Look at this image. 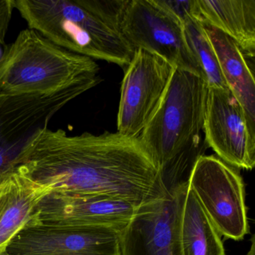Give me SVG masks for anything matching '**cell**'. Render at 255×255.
I'll list each match as a JSON object with an SVG mask.
<instances>
[{
	"mask_svg": "<svg viewBox=\"0 0 255 255\" xmlns=\"http://www.w3.org/2000/svg\"><path fill=\"white\" fill-rule=\"evenodd\" d=\"M101 81H89L50 95L0 91V180L14 169L17 158L56 113Z\"/></svg>",
	"mask_w": 255,
	"mask_h": 255,
	"instance_id": "5b68a950",
	"label": "cell"
},
{
	"mask_svg": "<svg viewBox=\"0 0 255 255\" xmlns=\"http://www.w3.org/2000/svg\"><path fill=\"white\" fill-rule=\"evenodd\" d=\"M187 182L221 237L239 241L249 234L244 182L237 168L204 155L194 164Z\"/></svg>",
	"mask_w": 255,
	"mask_h": 255,
	"instance_id": "8992f818",
	"label": "cell"
},
{
	"mask_svg": "<svg viewBox=\"0 0 255 255\" xmlns=\"http://www.w3.org/2000/svg\"><path fill=\"white\" fill-rule=\"evenodd\" d=\"M117 227L31 223L11 240L8 255H122Z\"/></svg>",
	"mask_w": 255,
	"mask_h": 255,
	"instance_id": "30bf717a",
	"label": "cell"
},
{
	"mask_svg": "<svg viewBox=\"0 0 255 255\" xmlns=\"http://www.w3.org/2000/svg\"><path fill=\"white\" fill-rule=\"evenodd\" d=\"M185 36L208 89H227L214 49L198 19L188 17L183 22Z\"/></svg>",
	"mask_w": 255,
	"mask_h": 255,
	"instance_id": "e0dca14e",
	"label": "cell"
},
{
	"mask_svg": "<svg viewBox=\"0 0 255 255\" xmlns=\"http://www.w3.org/2000/svg\"><path fill=\"white\" fill-rule=\"evenodd\" d=\"M128 0H14L28 28L69 51L121 67L134 50L121 30Z\"/></svg>",
	"mask_w": 255,
	"mask_h": 255,
	"instance_id": "7a4b0ae2",
	"label": "cell"
},
{
	"mask_svg": "<svg viewBox=\"0 0 255 255\" xmlns=\"http://www.w3.org/2000/svg\"><path fill=\"white\" fill-rule=\"evenodd\" d=\"M174 68L156 55L135 51L122 80L118 132L138 138L160 105Z\"/></svg>",
	"mask_w": 255,
	"mask_h": 255,
	"instance_id": "ba28073f",
	"label": "cell"
},
{
	"mask_svg": "<svg viewBox=\"0 0 255 255\" xmlns=\"http://www.w3.org/2000/svg\"><path fill=\"white\" fill-rule=\"evenodd\" d=\"M183 255H226L222 237L188 186L180 220Z\"/></svg>",
	"mask_w": 255,
	"mask_h": 255,
	"instance_id": "2e32d148",
	"label": "cell"
},
{
	"mask_svg": "<svg viewBox=\"0 0 255 255\" xmlns=\"http://www.w3.org/2000/svg\"><path fill=\"white\" fill-rule=\"evenodd\" d=\"M15 168L54 193L111 197L141 207L168 192L140 140L118 132L69 135L47 128L23 149Z\"/></svg>",
	"mask_w": 255,
	"mask_h": 255,
	"instance_id": "6da1fadb",
	"label": "cell"
},
{
	"mask_svg": "<svg viewBox=\"0 0 255 255\" xmlns=\"http://www.w3.org/2000/svg\"><path fill=\"white\" fill-rule=\"evenodd\" d=\"M204 26L227 87L241 105L249 130L255 136V80L249 59L228 35L209 25Z\"/></svg>",
	"mask_w": 255,
	"mask_h": 255,
	"instance_id": "9a60e30c",
	"label": "cell"
},
{
	"mask_svg": "<svg viewBox=\"0 0 255 255\" xmlns=\"http://www.w3.org/2000/svg\"><path fill=\"white\" fill-rule=\"evenodd\" d=\"M204 132L207 147L217 157L237 169H253L255 136L241 105L228 88L208 89Z\"/></svg>",
	"mask_w": 255,
	"mask_h": 255,
	"instance_id": "8fae6325",
	"label": "cell"
},
{
	"mask_svg": "<svg viewBox=\"0 0 255 255\" xmlns=\"http://www.w3.org/2000/svg\"><path fill=\"white\" fill-rule=\"evenodd\" d=\"M255 236L253 235L251 239V244L250 249H249V252H248L247 255H255Z\"/></svg>",
	"mask_w": 255,
	"mask_h": 255,
	"instance_id": "ffe728a7",
	"label": "cell"
},
{
	"mask_svg": "<svg viewBox=\"0 0 255 255\" xmlns=\"http://www.w3.org/2000/svg\"><path fill=\"white\" fill-rule=\"evenodd\" d=\"M14 10V0H0V46L3 47Z\"/></svg>",
	"mask_w": 255,
	"mask_h": 255,
	"instance_id": "d6986e66",
	"label": "cell"
},
{
	"mask_svg": "<svg viewBox=\"0 0 255 255\" xmlns=\"http://www.w3.org/2000/svg\"><path fill=\"white\" fill-rule=\"evenodd\" d=\"M194 17L228 35L248 59H255V0H195Z\"/></svg>",
	"mask_w": 255,
	"mask_h": 255,
	"instance_id": "5bb4252c",
	"label": "cell"
},
{
	"mask_svg": "<svg viewBox=\"0 0 255 255\" xmlns=\"http://www.w3.org/2000/svg\"><path fill=\"white\" fill-rule=\"evenodd\" d=\"M208 88L202 77L174 68L165 96L138 139L159 166L167 189L183 182L207 145L204 124Z\"/></svg>",
	"mask_w": 255,
	"mask_h": 255,
	"instance_id": "3957f363",
	"label": "cell"
},
{
	"mask_svg": "<svg viewBox=\"0 0 255 255\" xmlns=\"http://www.w3.org/2000/svg\"><path fill=\"white\" fill-rule=\"evenodd\" d=\"M139 207L111 197L74 196L51 192L40 203L32 223L125 228Z\"/></svg>",
	"mask_w": 255,
	"mask_h": 255,
	"instance_id": "7c38bea8",
	"label": "cell"
},
{
	"mask_svg": "<svg viewBox=\"0 0 255 255\" xmlns=\"http://www.w3.org/2000/svg\"><path fill=\"white\" fill-rule=\"evenodd\" d=\"M120 26L134 52L144 50L165 59L174 68L202 77L188 45L183 23L159 0H128Z\"/></svg>",
	"mask_w": 255,
	"mask_h": 255,
	"instance_id": "52a82bcc",
	"label": "cell"
},
{
	"mask_svg": "<svg viewBox=\"0 0 255 255\" xmlns=\"http://www.w3.org/2000/svg\"><path fill=\"white\" fill-rule=\"evenodd\" d=\"M52 192L16 168L0 180V254L33 222L40 203Z\"/></svg>",
	"mask_w": 255,
	"mask_h": 255,
	"instance_id": "4fadbf2b",
	"label": "cell"
},
{
	"mask_svg": "<svg viewBox=\"0 0 255 255\" xmlns=\"http://www.w3.org/2000/svg\"><path fill=\"white\" fill-rule=\"evenodd\" d=\"M159 2L177 17L182 23L188 17H194V0H159Z\"/></svg>",
	"mask_w": 255,
	"mask_h": 255,
	"instance_id": "ac0fdd59",
	"label": "cell"
},
{
	"mask_svg": "<svg viewBox=\"0 0 255 255\" xmlns=\"http://www.w3.org/2000/svg\"><path fill=\"white\" fill-rule=\"evenodd\" d=\"M188 182L141 206L121 234L122 255H183L180 220Z\"/></svg>",
	"mask_w": 255,
	"mask_h": 255,
	"instance_id": "9c48e42d",
	"label": "cell"
},
{
	"mask_svg": "<svg viewBox=\"0 0 255 255\" xmlns=\"http://www.w3.org/2000/svg\"><path fill=\"white\" fill-rule=\"evenodd\" d=\"M0 255H8V254H7L6 252H2V253L0 254Z\"/></svg>",
	"mask_w": 255,
	"mask_h": 255,
	"instance_id": "44dd1931",
	"label": "cell"
},
{
	"mask_svg": "<svg viewBox=\"0 0 255 255\" xmlns=\"http://www.w3.org/2000/svg\"><path fill=\"white\" fill-rule=\"evenodd\" d=\"M89 81H102L96 61L56 45L26 29L0 56V91L50 95Z\"/></svg>",
	"mask_w": 255,
	"mask_h": 255,
	"instance_id": "277c9868",
	"label": "cell"
}]
</instances>
